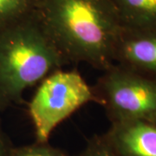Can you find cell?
<instances>
[{"label":"cell","instance_id":"obj_1","mask_svg":"<svg viewBox=\"0 0 156 156\" xmlns=\"http://www.w3.org/2000/svg\"><path fill=\"white\" fill-rule=\"evenodd\" d=\"M35 14L68 64L114 63L123 26L112 0H37Z\"/></svg>","mask_w":156,"mask_h":156},{"label":"cell","instance_id":"obj_2","mask_svg":"<svg viewBox=\"0 0 156 156\" xmlns=\"http://www.w3.org/2000/svg\"><path fill=\"white\" fill-rule=\"evenodd\" d=\"M67 64L35 12L0 28V111L19 104L29 88Z\"/></svg>","mask_w":156,"mask_h":156},{"label":"cell","instance_id":"obj_3","mask_svg":"<svg viewBox=\"0 0 156 156\" xmlns=\"http://www.w3.org/2000/svg\"><path fill=\"white\" fill-rule=\"evenodd\" d=\"M98 104L93 87L76 70L56 69L37 84L28 104L36 141L48 142L55 128L80 108Z\"/></svg>","mask_w":156,"mask_h":156},{"label":"cell","instance_id":"obj_4","mask_svg":"<svg viewBox=\"0 0 156 156\" xmlns=\"http://www.w3.org/2000/svg\"><path fill=\"white\" fill-rule=\"evenodd\" d=\"M111 122L156 119V80L113 63L93 87Z\"/></svg>","mask_w":156,"mask_h":156},{"label":"cell","instance_id":"obj_5","mask_svg":"<svg viewBox=\"0 0 156 156\" xmlns=\"http://www.w3.org/2000/svg\"><path fill=\"white\" fill-rule=\"evenodd\" d=\"M114 63L156 80V29L123 27Z\"/></svg>","mask_w":156,"mask_h":156},{"label":"cell","instance_id":"obj_6","mask_svg":"<svg viewBox=\"0 0 156 156\" xmlns=\"http://www.w3.org/2000/svg\"><path fill=\"white\" fill-rule=\"evenodd\" d=\"M103 136L119 156H156V119L111 122Z\"/></svg>","mask_w":156,"mask_h":156},{"label":"cell","instance_id":"obj_7","mask_svg":"<svg viewBox=\"0 0 156 156\" xmlns=\"http://www.w3.org/2000/svg\"><path fill=\"white\" fill-rule=\"evenodd\" d=\"M123 27L156 29V0H112Z\"/></svg>","mask_w":156,"mask_h":156},{"label":"cell","instance_id":"obj_8","mask_svg":"<svg viewBox=\"0 0 156 156\" xmlns=\"http://www.w3.org/2000/svg\"><path fill=\"white\" fill-rule=\"evenodd\" d=\"M37 0H0V28L33 14Z\"/></svg>","mask_w":156,"mask_h":156},{"label":"cell","instance_id":"obj_9","mask_svg":"<svg viewBox=\"0 0 156 156\" xmlns=\"http://www.w3.org/2000/svg\"><path fill=\"white\" fill-rule=\"evenodd\" d=\"M10 156H70L48 142L35 141L32 144L12 147Z\"/></svg>","mask_w":156,"mask_h":156},{"label":"cell","instance_id":"obj_10","mask_svg":"<svg viewBox=\"0 0 156 156\" xmlns=\"http://www.w3.org/2000/svg\"><path fill=\"white\" fill-rule=\"evenodd\" d=\"M79 156H119L103 135H95L89 140Z\"/></svg>","mask_w":156,"mask_h":156},{"label":"cell","instance_id":"obj_11","mask_svg":"<svg viewBox=\"0 0 156 156\" xmlns=\"http://www.w3.org/2000/svg\"><path fill=\"white\" fill-rule=\"evenodd\" d=\"M12 147L0 124V156H10Z\"/></svg>","mask_w":156,"mask_h":156}]
</instances>
